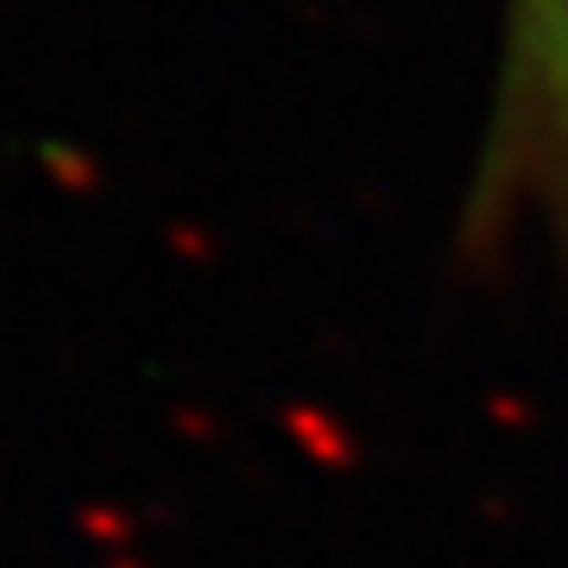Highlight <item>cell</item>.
I'll use <instances>...</instances> for the list:
<instances>
[{
  "label": "cell",
  "mask_w": 568,
  "mask_h": 568,
  "mask_svg": "<svg viewBox=\"0 0 568 568\" xmlns=\"http://www.w3.org/2000/svg\"><path fill=\"white\" fill-rule=\"evenodd\" d=\"M530 20L544 26V70L568 58V0H525Z\"/></svg>",
  "instance_id": "obj_1"
}]
</instances>
